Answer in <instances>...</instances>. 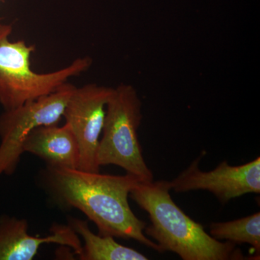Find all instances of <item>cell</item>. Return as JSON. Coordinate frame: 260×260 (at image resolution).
I'll return each instance as SVG.
<instances>
[{
  "mask_svg": "<svg viewBox=\"0 0 260 260\" xmlns=\"http://www.w3.org/2000/svg\"><path fill=\"white\" fill-rule=\"evenodd\" d=\"M10 28H12V27L10 26V25L0 23V32L5 31V30H8V29Z\"/></svg>",
  "mask_w": 260,
  "mask_h": 260,
  "instance_id": "cell-12",
  "label": "cell"
},
{
  "mask_svg": "<svg viewBox=\"0 0 260 260\" xmlns=\"http://www.w3.org/2000/svg\"><path fill=\"white\" fill-rule=\"evenodd\" d=\"M202 155L195 159L185 170L169 181L176 192L206 190L215 195L222 204L250 193H260V158L237 167L226 160L210 172L200 170Z\"/></svg>",
  "mask_w": 260,
  "mask_h": 260,
  "instance_id": "cell-7",
  "label": "cell"
},
{
  "mask_svg": "<svg viewBox=\"0 0 260 260\" xmlns=\"http://www.w3.org/2000/svg\"><path fill=\"white\" fill-rule=\"evenodd\" d=\"M69 226L83 238L84 246L79 259L82 260H147L148 256L139 251L119 244L111 236L92 232L88 224L80 219L68 218Z\"/></svg>",
  "mask_w": 260,
  "mask_h": 260,
  "instance_id": "cell-10",
  "label": "cell"
},
{
  "mask_svg": "<svg viewBox=\"0 0 260 260\" xmlns=\"http://www.w3.org/2000/svg\"><path fill=\"white\" fill-rule=\"evenodd\" d=\"M44 177L53 198L85 214L99 235L133 239L160 253L158 244L145 236L147 223L135 215L128 202L130 191L141 181L138 177L49 167Z\"/></svg>",
  "mask_w": 260,
  "mask_h": 260,
  "instance_id": "cell-1",
  "label": "cell"
},
{
  "mask_svg": "<svg viewBox=\"0 0 260 260\" xmlns=\"http://www.w3.org/2000/svg\"><path fill=\"white\" fill-rule=\"evenodd\" d=\"M142 119V102L136 89L129 84L113 88L98 149L99 167L115 165L141 181L153 180V172L145 161L138 140Z\"/></svg>",
  "mask_w": 260,
  "mask_h": 260,
  "instance_id": "cell-3",
  "label": "cell"
},
{
  "mask_svg": "<svg viewBox=\"0 0 260 260\" xmlns=\"http://www.w3.org/2000/svg\"><path fill=\"white\" fill-rule=\"evenodd\" d=\"M168 181H138L129 197L148 214L150 224L144 233L160 248L183 260L245 259L231 242L217 240L204 227L188 216L174 203Z\"/></svg>",
  "mask_w": 260,
  "mask_h": 260,
  "instance_id": "cell-2",
  "label": "cell"
},
{
  "mask_svg": "<svg viewBox=\"0 0 260 260\" xmlns=\"http://www.w3.org/2000/svg\"><path fill=\"white\" fill-rule=\"evenodd\" d=\"M28 228L25 219L0 216V260H32L41 246L49 243L70 246L78 255L81 253L79 237L69 225H56L51 235L44 237L30 236Z\"/></svg>",
  "mask_w": 260,
  "mask_h": 260,
  "instance_id": "cell-8",
  "label": "cell"
},
{
  "mask_svg": "<svg viewBox=\"0 0 260 260\" xmlns=\"http://www.w3.org/2000/svg\"><path fill=\"white\" fill-rule=\"evenodd\" d=\"M210 235L217 240L248 244L260 251V213L232 221L210 223Z\"/></svg>",
  "mask_w": 260,
  "mask_h": 260,
  "instance_id": "cell-11",
  "label": "cell"
},
{
  "mask_svg": "<svg viewBox=\"0 0 260 260\" xmlns=\"http://www.w3.org/2000/svg\"><path fill=\"white\" fill-rule=\"evenodd\" d=\"M113 88L95 83L75 87L65 107L63 117L79 145V170L100 172L97 164L98 149L106 107Z\"/></svg>",
  "mask_w": 260,
  "mask_h": 260,
  "instance_id": "cell-6",
  "label": "cell"
},
{
  "mask_svg": "<svg viewBox=\"0 0 260 260\" xmlns=\"http://www.w3.org/2000/svg\"><path fill=\"white\" fill-rule=\"evenodd\" d=\"M75 87L68 83L54 93L30 101L0 115V177L16 171L27 136L36 128L57 125Z\"/></svg>",
  "mask_w": 260,
  "mask_h": 260,
  "instance_id": "cell-5",
  "label": "cell"
},
{
  "mask_svg": "<svg viewBox=\"0 0 260 260\" xmlns=\"http://www.w3.org/2000/svg\"><path fill=\"white\" fill-rule=\"evenodd\" d=\"M23 153H31L42 159L47 167L78 169L80 149L68 124L42 126L30 132L23 145Z\"/></svg>",
  "mask_w": 260,
  "mask_h": 260,
  "instance_id": "cell-9",
  "label": "cell"
},
{
  "mask_svg": "<svg viewBox=\"0 0 260 260\" xmlns=\"http://www.w3.org/2000/svg\"><path fill=\"white\" fill-rule=\"evenodd\" d=\"M11 32L10 28L0 32V104L4 110L54 93L70 78L87 71L93 62L85 56L57 71L35 73L30 63L35 48L23 41L10 42Z\"/></svg>",
  "mask_w": 260,
  "mask_h": 260,
  "instance_id": "cell-4",
  "label": "cell"
}]
</instances>
